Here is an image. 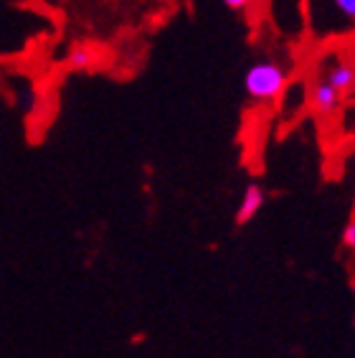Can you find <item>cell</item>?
I'll use <instances>...</instances> for the list:
<instances>
[{
    "label": "cell",
    "mask_w": 355,
    "mask_h": 358,
    "mask_svg": "<svg viewBox=\"0 0 355 358\" xmlns=\"http://www.w3.org/2000/svg\"><path fill=\"white\" fill-rule=\"evenodd\" d=\"M287 84V69L277 62H259L254 64L252 69L244 76V90L252 99L259 102H269L284 92Z\"/></svg>",
    "instance_id": "cell-1"
},
{
    "label": "cell",
    "mask_w": 355,
    "mask_h": 358,
    "mask_svg": "<svg viewBox=\"0 0 355 358\" xmlns=\"http://www.w3.org/2000/svg\"><path fill=\"white\" fill-rule=\"evenodd\" d=\"M264 201H266L264 188L256 186V183H252V186L244 191V196H241L239 211H236V224H246V221H252L254 216L261 211Z\"/></svg>",
    "instance_id": "cell-2"
},
{
    "label": "cell",
    "mask_w": 355,
    "mask_h": 358,
    "mask_svg": "<svg viewBox=\"0 0 355 358\" xmlns=\"http://www.w3.org/2000/svg\"><path fill=\"white\" fill-rule=\"evenodd\" d=\"M325 82L333 87L335 92L340 96H348L355 87V69H353V62H340L335 64L333 69H330L328 79Z\"/></svg>",
    "instance_id": "cell-3"
},
{
    "label": "cell",
    "mask_w": 355,
    "mask_h": 358,
    "mask_svg": "<svg viewBox=\"0 0 355 358\" xmlns=\"http://www.w3.org/2000/svg\"><path fill=\"white\" fill-rule=\"evenodd\" d=\"M340 99H342V96L338 94V92H335L333 87L325 82V79L314 84V90H312V107L320 112V115H333V112L338 110Z\"/></svg>",
    "instance_id": "cell-4"
},
{
    "label": "cell",
    "mask_w": 355,
    "mask_h": 358,
    "mask_svg": "<svg viewBox=\"0 0 355 358\" xmlns=\"http://www.w3.org/2000/svg\"><path fill=\"white\" fill-rule=\"evenodd\" d=\"M92 62H94V54H92V48H87V46H76V48H71V54H68V64H71L74 69H87V66H92Z\"/></svg>",
    "instance_id": "cell-5"
},
{
    "label": "cell",
    "mask_w": 355,
    "mask_h": 358,
    "mask_svg": "<svg viewBox=\"0 0 355 358\" xmlns=\"http://www.w3.org/2000/svg\"><path fill=\"white\" fill-rule=\"evenodd\" d=\"M342 244L350 249L355 247V221L353 219H350L348 224H345V229H342Z\"/></svg>",
    "instance_id": "cell-6"
},
{
    "label": "cell",
    "mask_w": 355,
    "mask_h": 358,
    "mask_svg": "<svg viewBox=\"0 0 355 358\" xmlns=\"http://www.w3.org/2000/svg\"><path fill=\"white\" fill-rule=\"evenodd\" d=\"M345 18H355V0H333Z\"/></svg>",
    "instance_id": "cell-7"
},
{
    "label": "cell",
    "mask_w": 355,
    "mask_h": 358,
    "mask_svg": "<svg viewBox=\"0 0 355 358\" xmlns=\"http://www.w3.org/2000/svg\"><path fill=\"white\" fill-rule=\"evenodd\" d=\"M249 3H252V0H224V6H229L231 10H244Z\"/></svg>",
    "instance_id": "cell-8"
}]
</instances>
